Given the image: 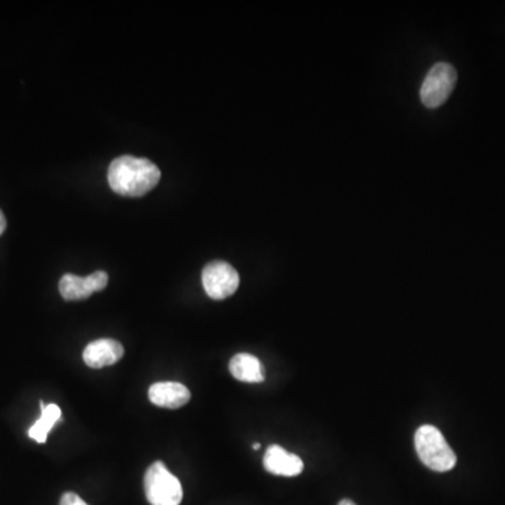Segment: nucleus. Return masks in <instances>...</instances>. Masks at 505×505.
Listing matches in <instances>:
<instances>
[{"label": "nucleus", "instance_id": "nucleus-1", "mask_svg": "<svg viewBox=\"0 0 505 505\" xmlns=\"http://www.w3.org/2000/svg\"><path fill=\"white\" fill-rule=\"evenodd\" d=\"M161 170L144 157H117L108 167V184L117 194L124 197H142L156 187Z\"/></svg>", "mask_w": 505, "mask_h": 505}, {"label": "nucleus", "instance_id": "nucleus-2", "mask_svg": "<svg viewBox=\"0 0 505 505\" xmlns=\"http://www.w3.org/2000/svg\"><path fill=\"white\" fill-rule=\"evenodd\" d=\"M415 445L418 458L431 471L448 472L455 468V452L434 426H421L416 431Z\"/></svg>", "mask_w": 505, "mask_h": 505}, {"label": "nucleus", "instance_id": "nucleus-3", "mask_svg": "<svg viewBox=\"0 0 505 505\" xmlns=\"http://www.w3.org/2000/svg\"><path fill=\"white\" fill-rule=\"evenodd\" d=\"M145 494L152 505H180L182 487L174 474L170 473L164 462L149 466L144 479Z\"/></svg>", "mask_w": 505, "mask_h": 505}, {"label": "nucleus", "instance_id": "nucleus-4", "mask_svg": "<svg viewBox=\"0 0 505 505\" xmlns=\"http://www.w3.org/2000/svg\"><path fill=\"white\" fill-rule=\"evenodd\" d=\"M456 80L458 73L451 63H435L421 85L420 98L424 106L428 108L443 106L455 88Z\"/></svg>", "mask_w": 505, "mask_h": 505}, {"label": "nucleus", "instance_id": "nucleus-5", "mask_svg": "<svg viewBox=\"0 0 505 505\" xmlns=\"http://www.w3.org/2000/svg\"><path fill=\"white\" fill-rule=\"evenodd\" d=\"M240 276L226 261H212L202 271V285L210 298L215 301L229 298L238 291Z\"/></svg>", "mask_w": 505, "mask_h": 505}, {"label": "nucleus", "instance_id": "nucleus-6", "mask_svg": "<svg viewBox=\"0 0 505 505\" xmlns=\"http://www.w3.org/2000/svg\"><path fill=\"white\" fill-rule=\"evenodd\" d=\"M108 284L106 271H96L89 276H78L65 274L60 281V292L65 301H82L91 294L103 291Z\"/></svg>", "mask_w": 505, "mask_h": 505}, {"label": "nucleus", "instance_id": "nucleus-7", "mask_svg": "<svg viewBox=\"0 0 505 505\" xmlns=\"http://www.w3.org/2000/svg\"><path fill=\"white\" fill-rule=\"evenodd\" d=\"M123 357V344L111 339H101L89 342L88 347L83 351V361L93 369L110 367V365L117 364Z\"/></svg>", "mask_w": 505, "mask_h": 505}, {"label": "nucleus", "instance_id": "nucleus-8", "mask_svg": "<svg viewBox=\"0 0 505 505\" xmlns=\"http://www.w3.org/2000/svg\"><path fill=\"white\" fill-rule=\"evenodd\" d=\"M263 463L266 471L276 476L294 477L304 471L302 459L295 454H289L280 445L268 446Z\"/></svg>", "mask_w": 505, "mask_h": 505}, {"label": "nucleus", "instance_id": "nucleus-9", "mask_svg": "<svg viewBox=\"0 0 505 505\" xmlns=\"http://www.w3.org/2000/svg\"><path fill=\"white\" fill-rule=\"evenodd\" d=\"M192 393L179 382H159L149 388V400L154 405L164 408H180L187 405Z\"/></svg>", "mask_w": 505, "mask_h": 505}, {"label": "nucleus", "instance_id": "nucleus-10", "mask_svg": "<svg viewBox=\"0 0 505 505\" xmlns=\"http://www.w3.org/2000/svg\"><path fill=\"white\" fill-rule=\"evenodd\" d=\"M229 370L232 377L240 382L260 383L266 379L260 360L255 355L245 354V352L236 354L230 360Z\"/></svg>", "mask_w": 505, "mask_h": 505}, {"label": "nucleus", "instance_id": "nucleus-11", "mask_svg": "<svg viewBox=\"0 0 505 505\" xmlns=\"http://www.w3.org/2000/svg\"><path fill=\"white\" fill-rule=\"evenodd\" d=\"M42 417L35 421L29 431L30 438L37 441L38 444H44L47 441L48 433L61 420V408L57 405L44 406V403H42Z\"/></svg>", "mask_w": 505, "mask_h": 505}, {"label": "nucleus", "instance_id": "nucleus-12", "mask_svg": "<svg viewBox=\"0 0 505 505\" xmlns=\"http://www.w3.org/2000/svg\"><path fill=\"white\" fill-rule=\"evenodd\" d=\"M60 505H88L85 501H83L80 497L78 496L76 493H72V491H68V493L63 494L61 497Z\"/></svg>", "mask_w": 505, "mask_h": 505}, {"label": "nucleus", "instance_id": "nucleus-13", "mask_svg": "<svg viewBox=\"0 0 505 505\" xmlns=\"http://www.w3.org/2000/svg\"><path fill=\"white\" fill-rule=\"evenodd\" d=\"M7 220L5 217L4 212L0 210V236L4 235L5 230H6Z\"/></svg>", "mask_w": 505, "mask_h": 505}, {"label": "nucleus", "instance_id": "nucleus-14", "mask_svg": "<svg viewBox=\"0 0 505 505\" xmlns=\"http://www.w3.org/2000/svg\"><path fill=\"white\" fill-rule=\"evenodd\" d=\"M339 505H357V504H355L354 501H351V500L345 499V500H341V501L339 502Z\"/></svg>", "mask_w": 505, "mask_h": 505}, {"label": "nucleus", "instance_id": "nucleus-15", "mask_svg": "<svg viewBox=\"0 0 505 505\" xmlns=\"http://www.w3.org/2000/svg\"><path fill=\"white\" fill-rule=\"evenodd\" d=\"M253 449H260V444H255V445H253Z\"/></svg>", "mask_w": 505, "mask_h": 505}]
</instances>
